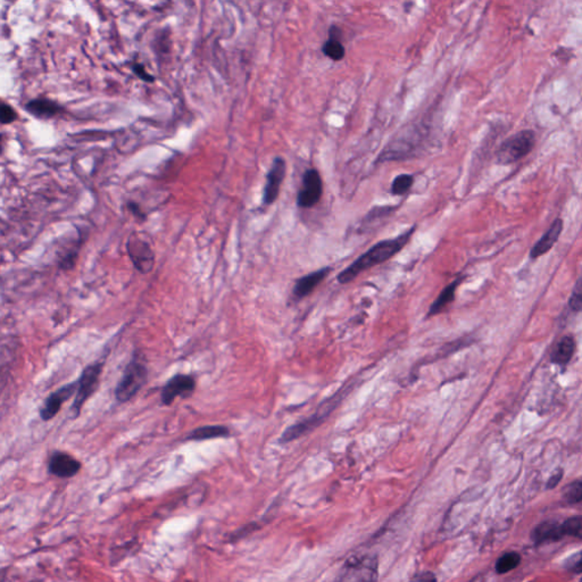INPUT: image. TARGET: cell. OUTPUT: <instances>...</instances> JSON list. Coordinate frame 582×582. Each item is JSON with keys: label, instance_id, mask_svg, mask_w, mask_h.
Here are the masks:
<instances>
[{"label": "cell", "instance_id": "cell-1", "mask_svg": "<svg viewBox=\"0 0 582 582\" xmlns=\"http://www.w3.org/2000/svg\"><path fill=\"white\" fill-rule=\"evenodd\" d=\"M415 230H416V226H412L409 230L402 232V235L394 238L385 239L374 244L369 251L358 256L353 263L349 264L345 270L341 271L337 275V281L340 284H347L354 281L360 273H363L365 271L371 270L376 265L389 261L394 256L400 253L406 244H409L415 233Z\"/></svg>", "mask_w": 582, "mask_h": 582}, {"label": "cell", "instance_id": "cell-2", "mask_svg": "<svg viewBox=\"0 0 582 582\" xmlns=\"http://www.w3.org/2000/svg\"><path fill=\"white\" fill-rule=\"evenodd\" d=\"M148 378V371L145 364L139 362L137 358L126 365L122 379L119 380L115 389V398L117 402H126L133 398L139 390L145 386Z\"/></svg>", "mask_w": 582, "mask_h": 582}, {"label": "cell", "instance_id": "cell-3", "mask_svg": "<svg viewBox=\"0 0 582 582\" xmlns=\"http://www.w3.org/2000/svg\"><path fill=\"white\" fill-rule=\"evenodd\" d=\"M536 145V135L531 130H523L512 135L503 142L497 151L501 164H512L527 156Z\"/></svg>", "mask_w": 582, "mask_h": 582}, {"label": "cell", "instance_id": "cell-4", "mask_svg": "<svg viewBox=\"0 0 582 582\" xmlns=\"http://www.w3.org/2000/svg\"><path fill=\"white\" fill-rule=\"evenodd\" d=\"M345 390H340L339 393L333 396V398L329 399L328 402H325L322 405L321 409L316 412V414L313 415L311 418H305L304 421H300L297 425H293L289 429H287L286 431L283 432L282 437H281V443H289V441L295 440L298 438L302 437V434H306L316 428V425H319L330 413L333 411L336 406L338 405L341 402V399L344 398Z\"/></svg>", "mask_w": 582, "mask_h": 582}, {"label": "cell", "instance_id": "cell-5", "mask_svg": "<svg viewBox=\"0 0 582 582\" xmlns=\"http://www.w3.org/2000/svg\"><path fill=\"white\" fill-rule=\"evenodd\" d=\"M103 367L104 363L99 360V362L88 365L82 371L80 379L77 380V394H75V402H73V405L71 407L72 412L75 413V418L80 414L82 406L86 404L88 398L96 391L97 388L99 386V378L101 376Z\"/></svg>", "mask_w": 582, "mask_h": 582}, {"label": "cell", "instance_id": "cell-6", "mask_svg": "<svg viewBox=\"0 0 582 582\" xmlns=\"http://www.w3.org/2000/svg\"><path fill=\"white\" fill-rule=\"evenodd\" d=\"M323 196V181L316 168H309L302 174V186L297 193V205L300 208H313Z\"/></svg>", "mask_w": 582, "mask_h": 582}, {"label": "cell", "instance_id": "cell-7", "mask_svg": "<svg viewBox=\"0 0 582 582\" xmlns=\"http://www.w3.org/2000/svg\"><path fill=\"white\" fill-rule=\"evenodd\" d=\"M378 578L376 557H351L345 563L339 580L342 581H374Z\"/></svg>", "mask_w": 582, "mask_h": 582}, {"label": "cell", "instance_id": "cell-8", "mask_svg": "<svg viewBox=\"0 0 582 582\" xmlns=\"http://www.w3.org/2000/svg\"><path fill=\"white\" fill-rule=\"evenodd\" d=\"M128 253L135 269L142 273H148L153 270L155 264L154 251L151 244L144 240L137 233L130 235L129 242L126 244Z\"/></svg>", "mask_w": 582, "mask_h": 582}, {"label": "cell", "instance_id": "cell-9", "mask_svg": "<svg viewBox=\"0 0 582 582\" xmlns=\"http://www.w3.org/2000/svg\"><path fill=\"white\" fill-rule=\"evenodd\" d=\"M287 173V162L283 157L274 158L273 163L271 165L270 170L266 174V182L264 186L263 204L265 206H270L275 203V200L280 195L281 186H282Z\"/></svg>", "mask_w": 582, "mask_h": 582}, {"label": "cell", "instance_id": "cell-10", "mask_svg": "<svg viewBox=\"0 0 582 582\" xmlns=\"http://www.w3.org/2000/svg\"><path fill=\"white\" fill-rule=\"evenodd\" d=\"M196 388V380L193 376L177 374L168 380L164 388L162 389L161 399L164 405H171L174 399L181 396L187 398Z\"/></svg>", "mask_w": 582, "mask_h": 582}, {"label": "cell", "instance_id": "cell-11", "mask_svg": "<svg viewBox=\"0 0 582 582\" xmlns=\"http://www.w3.org/2000/svg\"><path fill=\"white\" fill-rule=\"evenodd\" d=\"M77 381H75V382L68 383L61 387L59 389L56 390L55 393L49 396L48 398H46L43 405L40 409V416L42 420L50 421L59 412L63 402H66L68 399L71 398L72 396L77 394Z\"/></svg>", "mask_w": 582, "mask_h": 582}, {"label": "cell", "instance_id": "cell-12", "mask_svg": "<svg viewBox=\"0 0 582 582\" xmlns=\"http://www.w3.org/2000/svg\"><path fill=\"white\" fill-rule=\"evenodd\" d=\"M332 267H321L319 270L302 275L295 282L293 289V296L296 300H304L309 296L323 281L331 273Z\"/></svg>", "mask_w": 582, "mask_h": 582}, {"label": "cell", "instance_id": "cell-13", "mask_svg": "<svg viewBox=\"0 0 582 582\" xmlns=\"http://www.w3.org/2000/svg\"><path fill=\"white\" fill-rule=\"evenodd\" d=\"M81 469V463L75 457L64 452H55L48 463L49 473L58 478H72Z\"/></svg>", "mask_w": 582, "mask_h": 582}, {"label": "cell", "instance_id": "cell-14", "mask_svg": "<svg viewBox=\"0 0 582 582\" xmlns=\"http://www.w3.org/2000/svg\"><path fill=\"white\" fill-rule=\"evenodd\" d=\"M563 230V221L561 219H557L554 221L553 224L548 229V231L541 237V240L534 244V248L531 249L530 258H538L546 254L550 251V248L553 247L557 239L560 238L561 232Z\"/></svg>", "mask_w": 582, "mask_h": 582}, {"label": "cell", "instance_id": "cell-15", "mask_svg": "<svg viewBox=\"0 0 582 582\" xmlns=\"http://www.w3.org/2000/svg\"><path fill=\"white\" fill-rule=\"evenodd\" d=\"M463 277H458L457 278L456 280H454L453 282L449 283L447 286L445 287L443 291L439 293V296L436 298L434 302H432L431 306H430V309L428 311V318H431V316H438L439 313L443 312L446 307H447L449 304L454 302L455 300V295H456V290L458 287H460V283L463 281Z\"/></svg>", "mask_w": 582, "mask_h": 582}, {"label": "cell", "instance_id": "cell-16", "mask_svg": "<svg viewBox=\"0 0 582 582\" xmlns=\"http://www.w3.org/2000/svg\"><path fill=\"white\" fill-rule=\"evenodd\" d=\"M26 110L38 119H52L63 112V107L50 99H33L26 105Z\"/></svg>", "mask_w": 582, "mask_h": 582}, {"label": "cell", "instance_id": "cell-17", "mask_svg": "<svg viewBox=\"0 0 582 582\" xmlns=\"http://www.w3.org/2000/svg\"><path fill=\"white\" fill-rule=\"evenodd\" d=\"M576 351V341L571 336H566L557 342L552 353V362L557 365H565L572 358Z\"/></svg>", "mask_w": 582, "mask_h": 582}, {"label": "cell", "instance_id": "cell-18", "mask_svg": "<svg viewBox=\"0 0 582 582\" xmlns=\"http://www.w3.org/2000/svg\"><path fill=\"white\" fill-rule=\"evenodd\" d=\"M230 434L229 430L224 425H206L200 427L190 432L187 440L203 441L216 438H226Z\"/></svg>", "mask_w": 582, "mask_h": 582}, {"label": "cell", "instance_id": "cell-19", "mask_svg": "<svg viewBox=\"0 0 582 582\" xmlns=\"http://www.w3.org/2000/svg\"><path fill=\"white\" fill-rule=\"evenodd\" d=\"M413 184H414V177L412 174H399L394 179L390 191L394 196H404L411 190Z\"/></svg>", "mask_w": 582, "mask_h": 582}, {"label": "cell", "instance_id": "cell-20", "mask_svg": "<svg viewBox=\"0 0 582 582\" xmlns=\"http://www.w3.org/2000/svg\"><path fill=\"white\" fill-rule=\"evenodd\" d=\"M560 532L562 538L569 536V537L578 538L582 539V518L581 516H576V518H570L563 523L560 525Z\"/></svg>", "mask_w": 582, "mask_h": 582}, {"label": "cell", "instance_id": "cell-21", "mask_svg": "<svg viewBox=\"0 0 582 582\" xmlns=\"http://www.w3.org/2000/svg\"><path fill=\"white\" fill-rule=\"evenodd\" d=\"M520 562H521L520 554L514 553V552L504 554L502 557H499L497 563H496V571L499 574H504V573L514 570L520 564Z\"/></svg>", "mask_w": 582, "mask_h": 582}, {"label": "cell", "instance_id": "cell-22", "mask_svg": "<svg viewBox=\"0 0 582 582\" xmlns=\"http://www.w3.org/2000/svg\"><path fill=\"white\" fill-rule=\"evenodd\" d=\"M322 50L324 52L325 56H328L333 61H340L345 56L344 46L336 36H331V38L325 42Z\"/></svg>", "mask_w": 582, "mask_h": 582}, {"label": "cell", "instance_id": "cell-23", "mask_svg": "<svg viewBox=\"0 0 582 582\" xmlns=\"http://www.w3.org/2000/svg\"><path fill=\"white\" fill-rule=\"evenodd\" d=\"M564 498L566 502L573 504L582 502V480H578L566 486L564 489Z\"/></svg>", "mask_w": 582, "mask_h": 582}, {"label": "cell", "instance_id": "cell-24", "mask_svg": "<svg viewBox=\"0 0 582 582\" xmlns=\"http://www.w3.org/2000/svg\"><path fill=\"white\" fill-rule=\"evenodd\" d=\"M569 305L574 312L582 311V275L579 280L576 281V286L573 288L572 293L570 297Z\"/></svg>", "mask_w": 582, "mask_h": 582}, {"label": "cell", "instance_id": "cell-25", "mask_svg": "<svg viewBox=\"0 0 582 582\" xmlns=\"http://www.w3.org/2000/svg\"><path fill=\"white\" fill-rule=\"evenodd\" d=\"M0 119H1L3 124H10L14 121H17V112L14 110L13 107L7 105V104H3L1 108H0Z\"/></svg>", "mask_w": 582, "mask_h": 582}, {"label": "cell", "instance_id": "cell-26", "mask_svg": "<svg viewBox=\"0 0 582 582\" xmlns=\"http://www.w3.org/2000/svg\"><path fill=\"white\" fill-rule=\"evenodd\" d=\"M568 566V569L570 571H572V572L576 573H581L582 572V552L581 553L578 555V556H574L569 561V563L566 564Z\"/></svg>", "mask_w": 582, "mask_h": 582}, {"label": "cell", "instance_id": "cell-27", "mask_svg": "<svg viewBox=\"0 0 582 582\" xmlns=\"http://www.w3.org/2000/svg\"><path fill=\"white\" fill-rule=\"evenodd\" d=\"M132 70H133L135 75H138L142 80L146 81V82H153V81H154V77H151V75L146 72L145 68L142 66V65L135 64L132 66Z\"/></svg>", "mask_w": 582, "mask_h": 582}, {"label": "cell", "instance_id": "cell-28", "mask_svg": "<svg viewBox=\"0 0 582 582\" xmlns=\"http://www.w3.org/2000/svg\"><path fill=\"white\" fill-rule=\"evenodd\" d=\"M562 476H563L562 471L554 473L553 476H550V479L548 480V486H547V488L552 489L554 487H556L559 483H560L561 479H562Z\"/></svg>", "mask_w": 582, "mask_h": 582}, {"label": "cell", "instance_id": "cell-29", "mask_svg": "<svg viewBox=\"0 0 582 582\" xmlns=\"http://www.w3.org/2000/svg\"><path fill=\"white\" fill-rule=\"evenodd\" d=\"M129 208L132 213H135V215L142 216V219L145 217V215H144V213H142V211H140V208H139L138 204L130 203Z\"/></svg>", "mask_w": 582, "mask_h": 582}]
</instances>
